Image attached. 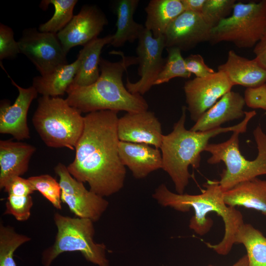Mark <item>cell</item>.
Wrapping results in <instances>:
<instances>
[{"label":"cell","mask_w":266,"mask_h":266,"mask_svg":"<svg viewBox=\"0 0 266 266\" xmlns=\"http://www.w3.org/2000/svg\"><path fill=\"white\" fill-rule=\"evenodd\" d=\"M118 113L101 110L84 116L74 160L67 166L75 179L87 183L90 191L102 197L119 192L126 175L119 154Z\"/></svg>","instance_id":"6da1fadb"},{"label":"cell","mask_w":266,"mask_h":266,"mask_svg":"<svg viewBox=\"0 0 266 266\" xmlns=\"http://www.w3.org/2000/svg\"><path fill=\"white\" fill-rule=\"evenodd\" d=\"M203 186L205 189L201 194L190 195L174 193L165 184H162L155 189L152 197L161 205L179 212H187L193 208L194 214L190 220L189 227L200 236L207 233L213 226L212 219L207 217L208 214L216 213L224 222V235L218 243H206V245L217 254L227 255L235 244L234 238L238 230L244 223L243 215L235 207L225 203L219 181L208 180Z\"/></svg>","instance_id":"7a4b0ae2"},{"label":"cell","mask_w":266,"mask_h":266,"mask_svg":"<svg viewBox=\"0 0 266 266\" xmlns=\"http://www.w3.org/2000/svg\"><path fill=\"white\" fill-rule=\"evenodd\" d=\"M109 54L119 55L122 59L111 62L101 57L98 80L86 86L70 85L66 99L68 104L81 113L87 114L101 110L127 113L148 110V104L142 96L130 93L123 82L124 72L129 66L138 64L137 57L125 56L123 53L115 51Z\"/></svg>","instance_id":"3957f363"},{"label":"cell","mask_w":266,"mask_h":266,"mask_svg":"<svg viewBox=\"0 0 266 266\" xmlns=\"http://www.w3.org/2000/svg\"><path fill=\"white\" fill-rule=\"evenodd\" d=\"M186 106L182 107V114L173 127L172 131L164 135L160 147L162 157V169L169 176L177 193L184 194L191 175L189 166L198 168L200 166L201 153L204 151L210 139L228 132L246 130L249 121L256 114L255 110L245 111L244 119L238 124L220 127L205 132L188 130L185 126Z\"/></svg>","instance_id":"277c9868"},{"label":"cell","mask_w":266,"mask_h":266,"mask_svg":"<svg viewBox=\"0 0 266 266\" xmlns=\"http://www.w3.org/2000/svg\"><path fill=\"white\" fill-rule=\"evenodd\" d=\"M32 123L47 146L74 150L83 130L84 116L66 99L41 96L38 99Z\"/></svg>","instance_id":"5b68a950"},{"label":"cell","mask_w":266,"mask_h":266,"mask_svg":"<svg viewBox=\"0 0 266 266\" xmlns=\"http://www.w3.org/2000/svg\"><path fill=\"white\" fill-rule=\"evenodd\" d=\"M246 131V130L233 131L227 141L208 144L204 150L211 155L207 161L209 164L215 165L223 162L226 166L220 174L219 180L224 192L241 182L266 174V134L260 125L254 130L258 155L255 159L248 160L242 155L239 147V134Z\"/></svg>","instance_id":"8992f818"},{"label":"cell","mask_w":266,"mask_h":266,"mask_svg":"<svg viewBox=\"0 0 266 266\" xmlns=\"http://www.w3.org/2000/svg\"><path fill=\"white\" fill-rule=\"evenodd\" d=\"M53 218L57 232L53 244L42 253L43 266H50L59 255L66 252H79L87 261L98 266H110L105 245L94 241L93 221L57 212Z\"/></svg>","instance_id":"52a82bcc"},{"label":"cell","mask_w":266,"mask_h":266,"mask_svg":"<svg viewBox=\"0 0 266 266\" xmlns=\"http://www.w3.org/2000/svg\"><path fill=\"white\" fill-rule=\"evenodd\" d=\"M266 29V0L236 2L232 14L224 19L210 32V42L215 44L230 42L236 47H254Z\"/></svg>","instance_id":"ba28073f"},{"label":"cell","mask_w":266,"mask_h":266,"mask_svg":"<svg viewBox=\"0 0 266 266\" xmlns=\"http://www.w3.org/2000/svg\"><path fill=\"white\" fill-rule=\"evenodd\" d=\"M20 53L35 66L40 75L49 74L67 65V53L57 33L41 32L35 28L25 29L18 41Z\"/></svg>","instance_id":"9c48e42d"},{"label":"cell","mask_w":266,"mask_h":266,"mask_svg":"<svg viewBox=\"0 0 266 266\" xmlns=\"http://www.w3.org/2000/svg\"><path fill=\"white\" fill-rule=\"evenodd\" d=\"M59 177L61 189V200L77 217L100 220L109 205L104 197L87 190L83 182L75 179L69 172L67 166L61 163L54 167Z\"/></svg>","instance_id":"30bf717a"},{"label":"cell","mask_w":266,"mask_h":266,"mask_svg":"<svg viewBox=\"0 0 266 266\" xmlns=\"http://www.w3.org/2000/svg\"><path fill=\"white\" fill-rule=\"evenodd\" d=\"M138 41L136 53L139 65L138 74L140 78L134 83L127 78L126 87L132 94L143 96L154 86L165 64L166 59L162 54L166 43L164 35L154 37L145 28Z\"/></svg>","instance_id":"8fae6325"},{"label":"cell","mask_w":266,"mask_h":266,"mask_svg":"<svg viewBox=\"0 0 266 266\" xmlns=\"http://www.w3.org/2000/svg\"><path fill=\"white\" fill-rule=\"evenodd\" d=\"M233 86L226 75L219 71L187 81L183 89L191 119L196 122Z\"/></svg>","instance_id":"7c38bea8"},{"label":"cell","mask_w":266,"mask_h":266,"mask_svg":"<svg viewBox=\"0 0 266 266\" xmlns=\"http://www.w3.org/2000/svg\"><path fill=\"white\" fill-rule=\"evenodd\" d=\"M108 24L105 14L97 6L86 5L70 22L57 33L65 51L84 45L98 36Z\"/></svg>","instance_id":"4fadbf2b"},{"label":"cell","mask_w":266,"mask_h":266,"mask_svg":"<svg viewBox=\"0 0 266 266\" xmlns=\"http://www.w3.org/2000/svg\"><path fill=\"white\" fill-rule=\"evenodd\" d=\"M12 84L16 87L18 95L13 104L3 100L0 105V133L11 135L18 141L30 138L27 123V114L33 100L38 93L33 86L25 88L17 84L10 77Z\"/></svg>","instance_id":"5bb4252c"},{"label":"cell","mask_w":266,"mask_h":266,"mask_svg":"<svg viewBox=\"0 0 266 266\" xmlns=\"http://www.w3.org/2000/svg\"><path fill=\"white\" fill-rule=\"evenodd\" d=\"M211 30L201 14L185 10L167 29L164 34L166 48L191 50L200 43L209 41Z\"/></svg>","instance_id":"9a60e30c"},{"label":"cell","mask_w":266,"mask_h":266,"mask_svg":"<svg viewBox=\"0 0 266 266\" xmlns=\"http://www.w3.org/2000/svg\"><path fill=\"white\" fill-rule=\"evenodd\" d=\"M117 133L120 141L144 143L158 149L164 135L159 120L148 110L127 113L119 118Z\"/></svg>","instance_id":"2e32d148"},{"label":"cell","mask_w":266,"mask_h":266,"mask_svg":"<svg viewBox=\"0 0 266 266\" xmlns=\"http://www.w3.org/2000/svg\"><path fill=\"white\" fill-rule=\"evenodd\" d=\"M119 154L121 162L136 179L146 177L162 168V157L159 149L144 143L120 141Z\"/></svg>","instance_id":"e0dca14e"},{"label":"cell","mask_w":266,"mask_h":266,"mask_svg":"<svg viewBox=\"0 0 266 266\" xmlns=\"http://www.w3.org/2000/svg\"><path fill=\"white\" fill-rule=\"evenodd\" d=\"M243 97L230 91L207 110L190 129L194 132H205L221 127L227 122L245 116Z\"/></svg>","instance_id":"ac0fdd59"},{"label":"cell","mask_w":266,"mask_h":266,"mask_svg":"<svg viewBox=\"0 0 266 266\" xmlns=\"http://www.w3.org/2000/svg\"><path fill=\"white\" fill-rule=\"evenodd\" d=\"M36 148L29 143L11 139L0 141V188L12 178L21 176L28 169Z\"/></svg>","instance_id":"d6986e66"},{"label":"cell","mask_w":266,"mask_h":266,"mask_svg":"<svg viewBox=\"0 0 266 266\" xmlns=\"http://www.w3.org/2000/svg\"><path fill=\"white\" fill-rule=\"evenodd\" d=\"M218 71L224 73L233 86L254 87L266 83V70L254 59L250 60L228 52L225 63L219 65Z\"/></svg>","instance_id":"ffe728a7"},{"label":"cell","mask_w":266,"mask_h":266,"mask_svg":"<svg viewBox=\"0 0 266 266\" xmlns=\"http://www.w3.org/2000/svg\"><path fill=\"white\" fill-rule=\"evenodd\" d=\"M225 203L260 211L266 216V180L258 177L241 182L224 192Z\"/></svg>","instance_id":"44dd1931"},{"label":"cell","mask_w":266,"mask_h":266,"mask_svg":"<svg viewBox=\"0 0 266 266\" xmlns=\"http://www.w3.org/2000/svg\"><path fill=\"white\" fill-rule=\"evenodd\" d=\"M112 34L96 38L83 46L78 58L80 65L71 86H86L96 82L100 75L99 64L101 51L106 44H110Z\"/></svg>","instance_id":"7402d4cb"},{"label":"cell","mask_w":266,"mask_h":266,"mask_svg":"<svg viewBox=\"0 0 266 266\" xmlns=\"http://www.w3.org/2000/svg\"><path fill=\"white\" fill-rule=\"evenodd\" d=\"M145 11L144 27L156 38L164 35L170 24L185 10L181 0H151Z\"/></svg>","instance_id":"603a6c76"},{"label":"cell","mask_w":266,"mask_h":266,"mask_svg":"<svg viewBox=\"0 0 266 266\" xmlns=\"http://www.w3.org/2000/svg\"><path fill=\"white\" fill-rule=\"evenodd\" d=\"M139 2L138 0H120L117 1L115 5L117 17L116 31L112 34L110 43L112 46L122 47L127 42L133 43L138 39L145 28L144 26L136 22L133 19Z\"/></svg>","instance_id":"cb8c5ba5"},{"label":"cell","mask_w":266,"mask_h":266,"mask_svg":"<svg viewBox=\"0 0 266 266\" xmlns=\"http://www.w3.org/2000/svg\"><path fill=\"white\" fill-rule=\"evenodd\" d=\"M80 61L61 66L46 75L33 78V86L42 96L58 97L63 95L72 83Z\"/></svg>","instance_id":"d4e9b609"},{"label":"cell","mask_w":266,"mask_h":266,"mask_svg":"<svg viewBox=\"0 0 266 266\" xmlns=\"http://www.w3.org/2000/svg\"><path fill=\"white\" fill-rule=\"evenodd\" d=\"M234 243L245 247L249 266H266V237L251 224L242 225L235 235Z\"/></svg>","instance_id":"484cf974"},{"label":"cell","mask_w":266,"mask_h":266,"mask_svg":"<svg viewBox=\"0 0 266 266\" xmlns=\"http://www.w3.org/2000/svg\"><path fill=\"white\" fill-rule=\"evenodd\" d=\"M76 0H46L41 2V8H45L49 4L53 5L55 9L53 16L46 22L41 24L39 31L58 33L71 20L73 17V9Z\"/></svg>","instance_id":"4316f807"},{"label":"cell","mask_w":266,"mask_h":266,"mask_svg":"<svg viewBox=\"0 0 266 266\" xmlns=\"http://www.w3.org/2000/svg\"><path fill=\"white\" fill-rule=\"evenodd\" d=\"M31 240L29 236L19 233L10 226L0 223V266H16L14 259L15 250Z\"/></svg>","instance_id":"83f0119b"},{"label":"cell","mask_w":266,"mask_h":266,"mask_svg":"<svg viewBox=\"0 0 266 266\" xmlns=\"http://www.w3.org/2000/svg\"><path fill=\"white\" fill-rule=\"evenodd\" d=\"M167 56L163 69L159 74L154 85H160L176 77L189 78L191 76L186 69L181 50L175 47L166 48Z\"/></svg>","instance_id":"f1b7e54d"},{"label":"cell","mask_w":266,"mask_h":266,"mask_svg":"<svg viewBox=\"0 0 266 266\" xmlns=\"http://www.w3.org/2000/svg\"><path fill=\"white\" fill-rule=\"evenodd\" d=\"M34 191H38L57 209H62L61 189L59 182L49 174L29 177Z\"/></svg>","instance_id":"f546056e"},{"label":"cell","mask_w":266,"mask_h":266,"mask_svg":"<svg viewBox=\"0 0 266 266\" xmlns=\"http://www.w3.org/2000/svg\"><path fill=\"white\" fill-rule=\"evenodd\" d=\"M235 0H205L201 15L211 28L228 17L233 11Z\"/></svg>","instance_id":"4dcf8cb0"},{"label":"cell","mask_w":266,"mask_h":266,"mask_svg":"<svg viewBox=\"0 0 266 266\" xmlns=\"http://www.w3.org/2000/svg\"><path fill=\"white\" fill-rule=\"evenodd\" d=\"M33 205L31 195L8 194L4 214L12 215L18 221H25L31 216Z\"/></svg>","instance_id":"1f68e13d"},{"label":"cell","mask_w":266,"mask_h":266,"mask_svg":"<svg viewBox=\"0 0 266 266\" xmlns=\"http://www.w3.org/2000/svg\"><path fill=\"white\" fill-rule=\"evenodd\" d=\"M20 53L18 41L14 37L12 29L2 23L0 24V60L16 57Z\"/></svg>","instance_id":"d6a6232c"},{"label":"cell","mask_w":266,"mask_h":266,"mask_svg":"<svg viewBox=\"0 0 266 266\" xmlns=\"http://www.w3.org/2000/svg\"><path fill=\"white\" fill-rule=\"evenodd\" d=\"M243 98L248 107L266 110V83L258 86L246 88Z\"/></svg>","instance_id":"836d02e7"},{"label":"cell","mask_w":266,"mask_h":266,"mask_svg":"<svg viewBox=\"0 0 266 266\" xmlns=\"http://www.w3.org/2000/svg\"><path fill=\"white\" fill-rule=\"evenodd\" d=\"M184 60L187 70L196 77H204L215 72L205 63L202 56L199 54H191Z\"/></svg>","instance_id":"e575fe53"},{"label":"cell","mask_w":266,"mask_h":266,"mask_svg":"<svg viewBox=\"0 0 266 266\" xmlns=\"http://www.w3.org/2000/svg\"><path fill=\"white\" fill-rule=\"evenodd\" d=\"M4 191L7 194L31 195L34 190L29 181L21 176L12 178L5 185Z\"/></svg>","instance_id":"d590c367"},{"label":"cell","mask_w":266,"mask_h":266,"mask_svg":"<svg viewBox=\"0 0 266 266\" xmlns=\"http://www.w3.org/2000/svg\"><path fill=\"white\" fill-rule=\"evenodd\" d=\"M254 59L266 70V29L261 39L255 45L253 50Z\"/></svg>","instance_id":"8d00e7d4"},{"label":"cell","mask_w":266,"mask_h":266,"mask_svg":"<svg viewBox=\"0 0 266 266\" xmlns=\"http://www.w3.org/2000/svg\"><path fill=\"white\" fill-rule=\"evenodd\" d=\"M185 10L201 14L205 0H181Z\"/></svg>","instance_id":"74e56055"},{"label":"cell","mask_w":266,"mask_h":266,"mask_svg":"<svg viewBox=\"0 0 266 266\" xmlns=\"http://www.w3.org/2000/svg\"><path fill=\"white\" fill-rule=\"evenodd\" d=\"M207 266H214L212 265H209ZM232 266H249V261L247 255L243 256Z\"/></svg>","instance_id":"f35d334b"}]
</instances>
